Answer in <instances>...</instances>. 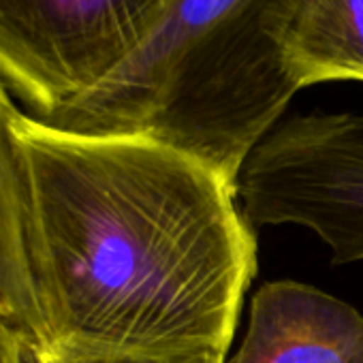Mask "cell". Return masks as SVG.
I'll use <instances>...</instances> for the list:
<instances>
[{
    "mask_svg": "<svg viewBox=\"0 0 363 363\" xmlns=\"http://www.w3.org/2000/svg\"><path fill=\"white\" fill-rule=\"evenodd\" d=\"M286 60L299 90L363 82V0H303L286 39Z\"/></svg>",
    "mask_w": 363,
    "mask_h": 363,
    "instance_id": "7",
    "label": "cell"
},
{
    "mask_svg": "<svg viewBox=\"0 0 363 363\" xmlns=\"http://www.w3.org/2000/svg\"><path fill=\"white\" fill-rule=\"evenodd\" d=\"M225 363H363V316L316 286L265 282L244 342Z\"/></svg>",
    "mask_w": 363,
    "mask_h": 363,
    "instance_id": "5",
    "label": "cell"
},
{
    "mask_svg": "<svg viewBox=\"0 0 363 363\" xmlns=\"http://www.w3.org/2000/svg\"><path fill=\"white\" fill-rule=\"evenodd\" d=\"M169 0H0V82L37 120L107 77Z\"/></svg>",
    "mask_w": 363,
    "mask_h": 363,
    "instance_id": "4",
    "label": "cell"
},
{
    "mask_svg": "<svg viewBox=\"0 0 363 363\" xmlns=\"http://www.w3.org/2000/svg\"><path fill=\"white\" fill-rule=\"evenodd\" d=\"M216 350L189 352H118L84 348H45V363H225Z\"/></svg>",
    "mask_w": 363,
    "mask_h": 363,
    "instance_id": "8",
    "label": "cell"
},
{
    "mask_svg": "<svg viewBox=\"0 0 363 363\" xmlns=\"http://www.w3.org/2000/svg\"><path fill=\"white\" fill-rule=\"evenodd\" d=\"M0 363H45V344L24 327L0 318Z\"/></svg>",
    "mask_w": 363,
    "mask_h": 363,
    "instance_id": "9",
    "label": "cell"
},
{
    "mask_svg": "<svg viewBox=\"0 0 363 363\" xmlns=\"http://www.w3.org/2000/svg\"><path fill=\"white\" fill-rule=\"evenodd\" d=\"M45 348L227 354L252 225L206 162L130 135L16 122Z\"/></svg>",
    "mask_w": 363,
    "mask_h": 363,
    "instance_id": "1",
    "label": "cell"
},
{
    "mask_svg": "<svg viewBox=\"0 0 363 363\" xmlns=\"http://www.w3.org/2000/svg\"><path fill=\"white\" fill-rule=\"evenodd\" d=\"M24 113L0 82V318L45 344V325L26 246V210L16 122Z\"/></svg>",
    "mask_w": 363,
    "mask_h": 363,
    "instance_id": "6",
    "label": "cell"
},
{
    "mask_svg": "<svg viewBox=\"0 0 363 363\" xmlns=\"http://www.w3.org/2000/svg\"><path fill=\"white\" fill-rule=\"evenodd\" d=\"M303 0H169L137 50L52 118L88 135L143 137L235 186L299 92L286 39Z\"/></svg>",
    "mask_w": 363,
    "mask_h": 363,
    "instance_id": "2",
    "label": "cell"
},
{
    "mask_svg": "<svg viewBox=\"0 0 363 363\" xmlns=\"http://www.w3.org/2000/svg\"><path fill=\"white\" fill-rule=\"evenodd\" d=\"M235 191L252 227H303L333 263L363 261V113L282 122L250 152Z\"/></svg>",
    "mask_w": 363,
    "mask_h": 363,
    "instance_id": "3",
    "label": "cell"
}]
</instances>
